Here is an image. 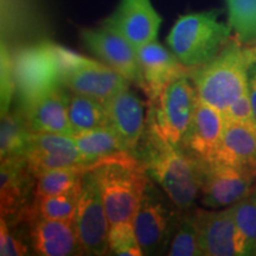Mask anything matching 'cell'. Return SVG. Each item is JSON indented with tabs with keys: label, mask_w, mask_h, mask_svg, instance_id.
Here are the masks:
<instances>
[{
	"label": "cell",
	"mask_w": 256,
	"mask_h": 256,
	"mask_svg": "<svg viewBox=\"0 0 256 256\" xmlns=\"http://www.w3.org/2000/svg\"><path fill=\"white\" fill-rule=\"evenodd\" d=\"M146 128L132 153L142 160L150 178L179 209H194L200 194V160L188 156L179 146L166 142L151 128Z\"/></svg>",
	"instance_id": "1"
},
{
	"label": "cell",
	"mask_w": 256,
	"mask_h": 256,
	"mask_svg": "<svg viewBox=\"0 0 256 256\" xmlns=\"http://www.w3.org/2000/svg\"><path fill=\"white\" fill-rule=\"evenodd\" d=\"M92 172L110 226L133 220L151 180L142 160L132 152L122 151L98 160Z\"/></svg>",
	"instance_id": "2"
},
{
	"label": "cell",
	"mask_w": 256,
	"mask_h": 256,
	"mask_svg": "<svg viewBox=\"0 0 256 256\" xmlns=\"http://www.w3.org/2000/svg\"><path fill=\"white\" fill-rule=\"evenodd\" d=\"M252 63L247 46L232 38L212 60L191 69L190 78L198 100L226 113L234 102L248 92V68Z\"/></svg>",
	"instance_id": "3"
},
{
	"label": "cell",
	"mask_w": 256,
	"mask_h": 256,
	"mask_svg": "<svg viewBox=\"0 0 256 256\" xmlns=\"http://www.w3.org/2000/svg\"><path fill=\"white\" fill-rule=\"evenodd\" d=\"M229 24L218 20V11L180 16L168 36V44L188 69L212 60L232 40Z\"/></svg>",
	"instance_id": "4"
},
{
	"label": "cell",
	"mask_w": 256,
	"mask_h": 256,
	"mask_svg": "<svg viewBox=\"0 0 256 256\" xmlns=\"http://www.w3.org/2000/svg\"><path fill=\"white\" fill-rule=\"evenodd\" d=\"M183 212L159 185L148 182L133 220L142 255L168 254Z\"/></svg>",
	"instance_id": "5"
},
{
	"label": "cell",
	"mask_w": 256,
	"mask_h": 256,
	"mask_svg": "<svg viewBox=\"0 0 256 256\" xmlns=\"http://www.w3.org/2000/svg\"><path fill=\"white\" fill-rule=\"evenodd\" d=\"M60 68V82L72 94L104 104L112 96L130 87V83L104 63L78 55L52 43Z\"/></svg>",
	"instance_id": "6"
},
{
	"label": "cell",
	"mask_w": 256,
	"mask_h": 256,
	"mask_svg": "<svg viewBox=\"0 0 256 256\" xmlns=\"http://www.w3.org/2000/svg\"><path fill=\"white\" fill-rule=\"evenodd\" d=\"M197 104V90L190 76L179 78L164 89L154 104H150L146 126L166 142L179 146Z\"/></svg>",
	"instance_id": "7"
},
{
	"label": "cell",
	"mask_w": 256,
	"mask_h": 256,
	"mask_svg": "<svg viewBox=\"0 0 256 256\" xmlns=\"http://www.w3.org/2000/svg\"><path fill=\"white\" fill-rule=\"evenodd\" d=\"M11 66L20 107L60 84L58 63L50 42L18 50L11 57Z\"/></svg>",
	"instance_id": "8"
},
{
	"label": "cell",
	"mask_w": 256,
	"mask_h": 256,
	"mask_svg": "<svg viewBox=\"0 0 256 256\" xmlns=\"http://www.w3.org/2000/svg\"><path fill=\"white\" fill-rule=\"evenodd\" d=\"M75 228L82 255L100 256L108 254L110 224L92 170H89L83 176L81 194L75 216Z\"/></svg>",
	"instance_id": "9"
},
{
	"label": "cell",
	"mask_w": 256,
	"mask_h": 256,
	"mask_svg": "<svg viewBox=\"0 0 256 256\" xmlns=\"http://www.w3.org/2000/svg\"><path fill=\"white\" fill-rule=\"evenodd\" d=\"M200 196L208 209L232 206L252 194L256 180L247 170L216 160H200Z\"/></svg>",
	"instance_id": "10"
},
{
	"label": "cell",
	"mask_w": 256,
	"mask_h": 256,
	"mask_svg": "<svg viewBox=\"0 0 256 256\" xmlns=\"http://www.w3.org/2000/svg\"><path fill=\"white\" fill-rule=\"evenodd\" d=\"M194 216L202 255H248L247 242L236 223L232 206L223 210L194 209Z\"/></svg>",
	"instance_id": "11"
},
{
	"label": "cell",
	"mask_w": 256,
	"mask_h": 256,
	"mask_svg": "<svg viewBox=\"0 0 256 256\" xmlns=\"http://www.w3.org/2000/svg\"><path fill=\"white\" fill-rule=\"evenodd\" d=\"M81 38L86 48L102 63L120 74L134 87L146 92L136 49L130 42L104 26L83 28Z\"/></svg>",
	"instance_id": "12"
},
{
	"label": "cell",
	"mask_w": 256,
	"mask_h": 256,
	"mask_svg": "<svg viewBox=\"0 0 256 256\" xmlns=\"http://www.w3.org/2000/svg\"><path fill=\"white\" fill-rule=\"evenodd\" d=\"M36 177L24 156L2 160L0 212L10 224L26 222L34 200Z\"/></svg>",
	"instance_id": "13"
},
{
	"label": "cell",
	"mask_w": 256,
	"mask_h": 256,
	"mask_svg": "<svg viewBox=\"0 0 256 256\" xmlns=\"http://www.w3.org/2000/svg\"><path fill=\"white\" fill-rule=\"evenodd\" d=\"M162 22L151 0H120L101 26L118 34L138 49L156 40Z\"/></svg>",
	"instance_id": "14"
},
{
	"label": "cell",
	"mask_w": 256,
	"mask_h": 256,
	"mask_svg": "<svg viewBox=\"0 0 256 256\" xmlns=\"http://www.w3.org/2000/svg\"><path fill=\"white\" fill-rule=\"evenodd\" d=\"M31 172L37 177L48 170L92 166L78 151L72 136L56 133H30L24 152Z\"/></svg>",
	"instance_id": "15"
},
{
	"label": "cell",
	"mask_w": 256,
	"mask_h": 256,
	"mask_svg": "<svg viewBox=\"0 0 256 256\" xmlns=\"http://www.w3.org/2000/svg\"><path fill=\"white\" fill-rule=\"evenodd\" d=\"M136 54L145 80L148 106L158 101L160 94L170 83L183 76H190L191 69L186 68L172 51L156 40L138 48Z\"/></svg>",
	"instance_id": "16"
},
{
	"label": "cell",
	"mask_w": 256,
	"mask_h": 256,
	"mask_svg": "<svg viewBox=\"0 0 256 256\" xmlns=\"http://www.w3.org/2000/svg\"><path fill=\"white\" fill-rule=\"evenodd\" d=\"M68 89L57 84L20 107L31 133H56L74 136L69 122Z\"/></svg>",
	"instance_id": "17"
},
{
	"label": "cell",
	"mask_w": 256,
	"mask_h": 256,
	"mask_svg": "<svg viewBox=\"0 0 256 256\" xmlns=\"http://www.w3.org/2000/svg\"><path fill=\"white\" fill-rule=\"evenodd\" d=\"M224 127L226 119L222 112L198 100L194 118L179 147L194 158L211 162L220 150Z\"/></svg>",
	"instance_id": "18"
},
{
	"label": "cell",
	"mask_w": 256,
	"mask_h": 256,
	"mask_svg": "<svg viewBox=\"0 0 256 256\" xmlns=\"http://www.w3.org/2000/svg\"><path fill=\"white\" fill-rule=\"evenodd\" d=\"M108 126L120 138L124 150L134 152L146 130L145 108L130 87L104 102Z\"/></svg>",
	"instance_id": "19"
},
{
	"label": "cell",
	"mask_w": 256,
	"mask_h": 256,
	"mask_svg": "<svg viewBox=\"0 0 256 256\" xmlns=\"http://www.w3.org/2000/svg\"><path fill=\"white\" fill-rule=\"evenodd\" d=\"M30 244L37 255H82L75 223L46 220L31 212L28 218Z\"/></svg>",
	"instance_id": "20"
},
{
	"label": "cell",
	"mask_w": 256,
	"mask_h": 256,
	"mask_svg": "<svg viewBox=\"0 0 256 256\" xmlns=\"http://www.w3.org/2000/svg\"><path fill=\"white\" fill-rule=\"evenodd\" d=\"M214 160L247 170L256 180V128L226 119L222 142Z\"/></svg>",
	"instance_id": "21"
},
{
	"label": "cell",
	"mask_w": 256,
	"mask_h": 256,
	"mask_svg": "<svg viewBox=\"0 0 256 256\" xmlns=\"http://www.w3.org/2000/svg\"><path fill=\"white\" fill-rule=\"evenodd\" d=\"M78 151L90 164L113 156L115 153L126 151L120 138L110 126L81 132L72 136Z\"/></svg>",
	"instance_id": "22"
},
{
	"label": "cell",
	"mask_w": 256,
	"mask_h": 256,
	"mask_svg": "<svg viewBox=\"0 0 256 256\" xmlns=\"http://www.w3.org/2000/svg\"><path fill=\"white\" fill-rule=\"evenodd\" d=\"M69 122L74 134L108 126L104 104L95 98L78 94H70Z\"/></svg>",
	"instance_id": "23"
},
{
	"label": "cell",
	"mask_w": 256,
	"mask_h": 256,
	"mask_svg": "<svg viewBox=\"0 0 256 256\" xmlns=\"http://www.w3.org/2000/svg\"><path fill=\"white\" fill-rule=\"evenodd\" d=\"M30 133L20 108L2 114V126H0L2 160L24 156Z\"/></svg>",
	"instance_id": "24"
},
{
	"label": "cell",
	"mask_w": 256,
	"mask_h": 256,
	"mask_svg": "<svg viewBox=\"0 0 256 256\" xmlns=\"http://www.w3.org/2000/svg\"><path fill=\"white\" fill-rule=\"evenodd\" d=\"M92 166H75L48 170L36 177L34 198L54 196L72 191L82 185L83 176Z\"/></svg>",
	"instance_id": "25"
},
{
	"label": "cell",
	"mask_w": 256,
	"mask_h": 256,
	"mask_svg": "<svg viewBox=\"0 0 256 256\" xmlns=\"http://www.w3.org/2000/svg\"><path fill=\"white\" fill-rule=\"evenodd\" d=\"M81 188L82 185L72 191L64 192V194L34 198L31 212L46 220L75 223Z\"/></svg>",
	"instance_id": "26"
},
{
	"label": "cell",
	"mask_w": 256,
	"mask_h": 256,
	"mask_svg": "<svg viewBox=\"0 0 256 256\" xmlns=\"http://www.w3.org/2000/svg\"><path fill=\"white\" fill-rule=\"evenodd\" d=\"M228 24L242 46L256 42V0H226Z\"/></svg>",
	"instance_id": "27"
},
{
	"label": "cell",
	"mask_w": 256,
	"mask_h": 256,
	"mask_svg": "<svg viewBox=\"0 0 256 256\" xmlns=\"http://www.w3.org/2000/svg\"><path fill=\"white\" fill-rule=\"evenodd\" d=\"M168 256H202L198 241V229L194 216V209L183 212L176 230L171 244H170Z\"/></svg>",
	"instance_id": "28"
},
{
	"label": "cell",
	"mask_w": 256,
	"mask_h": 256,
	"mask_svg": "<svg viewBox=\"0 0 256 256\" xmlns=\"http://www.w3.org/2000/svg\"><path fill=\"white\" fill-rule=\"evenodd\" d=\"M110 252L108 254L119 256H142V252L138 241L133 220L110 226Z\"/></svg>",
	"instance_id": "29"
},
{
	"label": "cell",
	"mask_w": 256,
	"mask_h": 256,
	"mask_svg": "<svg viewBox=\"0 0 256 256\" xmlns=\"http://www.w3.org/2000/svg\"><path fill=\"white\" fill-rule=\"evenodd\" d=\"M234 216L247 242L248 255H256V202L249 196L232 206Z\"/></svg>",
	"instance_id": "30"
},
{
	"label": "cell",
	"mask_w": 256,
	"mask_h": 256,
	"mask_svg": "<svg viewBox=\"0 0 256 256\" xmlns=\"http://www.w3.org/2000/svg\"><path fill=\"white\" fill-rule=\"evenodd\" d=\"M28 242L14 230V226L4 218L0 220V255L23 256L28 255Z\"/></svg>",
	"instance_id": "31"
},
{
	"label": "cell",
	"mask_w": 256,
	"mask_h": 256,
	"mask_svg": "<svg viewBox=\"0 0 256 256\" xmlns=\"http://www.w3.org/2000/svg\"><path fill=\"white\" fill-rule=\"evenodd\" d=\"M223 115L224 119L226 120L238 121V122L249 124V126L256 128V119L248 92H246L238 100L234 102Z\"/></svg>",
	"instance_id": "32"
},
{
	"label": "cell",
	"mask_w": 256,
	"mask_h": 256,
	"mask_svg": "<svg viewBox=\"0 0 256 256\" xmlns=\"http://www.w3.org/2000/svg\"><path fill=\"white\" fill-rule=\"evenodd\" d=\"M248 94L256 119V60L248 68Z\"/></svg>",
	"instance_id": "33"
},
{
	"label": "cell",
	"mask_w": 256,
	"mask_h": 256,
	"mask_svg": "<svg viewBox=\"0 0 256 256\" xmlns=\"http://www.w3.org/2000/svg\"><path fill=\"white\" fill-rule=\"evenodd\" d=\"M247 46L248 52L252 57V62H255V60H256V42L254 44H252V46Z\"/></svg>",
	"instance_id": "34"
},
{
	"label": "cell",
	"mask_w": 256,
	"mask_h": 256,
	"mask_svg": "<svg viewBox=\"0 0 256 256\" xmlns=\"http://www.w3.org/2000/svg\"><path fill=\"white\" fill-rule=\"evenodd\" d=\"M250 197L256 202V183H255V185H254V188H252V191Z\"/></svg>",
	"instance_id": "35"
}]
</instances>
